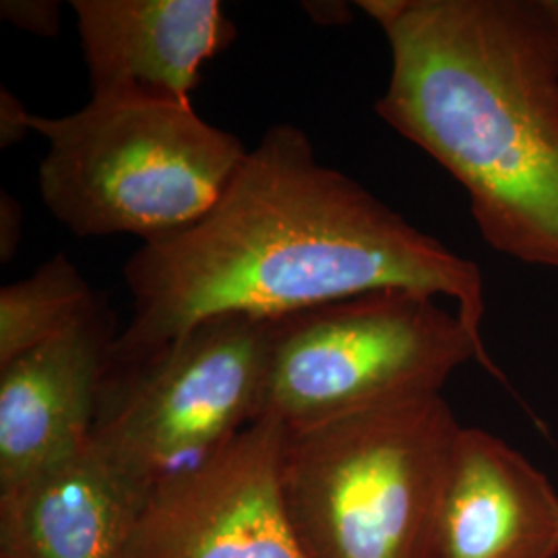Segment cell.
Returning <instances> with one entry per match:
<instances>
[{
    "mask_svg": "<svg viewBox=\"0 0 558 558\" xmlns=\"http://www.w3.org/2000/svg\"><path fill=\"white\" fill-rule=\"evenodd\" d=\"M124 279L133 317L112 341L110 368L149 359L201 320H276L379 290L447 299L478 338L486 315L478 263L320 163L294 124L267 129L214 209L141 244Z\"/></svg>",
    "mask_w": 558,
    "mask_h": 558,
    "instance_id": "cell-1",
    "label": "cell"
},
{
    "mask_svg": "<svg viewBox=\"0 0 558 558\" xmlns=\"http://www.w3.org/2000/svg\"><path fill=\"white\" fill-rule=\"evenodd\" d=\"M391 52L375 112L442 166L484 242L558 271V57L536 0H359Z\"/></svg>",
    "mask_w": 558,
    "mask_h": 558,
    "instance_id": "cell-2",
    "label": "cell"
},
{
    "mask_svg": "<svg viewBox=\"0 0 558 558\" xmlns=\"http://www.w3.org/2000/svg\"><path fill=\"white\" fill-rule=\"evenodd\" d=\"M459 424L442 393L286 430L281 497L306 558H433Z\"/></svg>",
    "mask_w": 558,
    "mask_h": 558,
    "instance_id": "cell-3",
    "label": "cell"
},
{
    "mask_svg": "<svg viewBox=\"0 0 558 558\" xmlns=\"http://www.w3.org/2000/svg\"><path fill=\"white\" fill-rule=\"evenodd\" d=\"M48 140L38 186L75 236H174L209 214L248 149L195 108L89 100L75 114L32 117Z\"/></svg>",
    "mask_w": 558,
    "mask_h": 558,
    "instance_id": "cell-4",
    "label": "cell"
},
{
    "mask_svg": "<svg viewBox=\"0 0 558 558\" xmlns=\"http://www.w3.org/2000/svg\"><path fill=\"white\" fill-rule=\"evenodd\" d=\"M476 360L500 371L456 308L414 290H379L274 320L260 416L311 428L393 399L442 393Z\"/></svg>",
    "mask_w": 558,
    "mask_h": 558,
    "instance_id": "cell-5",
    "label": "cell"
},
{
    "mask_svg": "<svg viewBox=\"0 0 558 558\" xmlns=\"http://www.w3.org/2000/svg\"><path fill=\"white\" fill-rule=\"evenodd\" d=\"M274 320L221 315L110 368L92 445L141 499L260 418Z\"/></svg>",
    "mask_w": 558,
    "mask_h": 558,
    "instance_id": "cell-6",
    "label": "cell"
},
{
    "mask_svg": "<svg viewBox=\"0 0 558 558\" xmlns=\"http://www.w3.org/2000/svg\"><path fill=\"white\" fill-rule=\"evenodd\" d=\"M286 428L260 416L141 499L122 558H306L283 507Z\"/></svg>",
    "mask_w": 558,
    "mask_h": 558,
    "instance_id": "cell-7",
    "label": "cell"
},
{
    "mask_svg": "<svg viewBox=\"0 0 558 558\" xmlns=\"http://www.w3.org/2000/svg\"><path fill=\"white\" fill-rule=\"evenodd\" d=\"M92 101L193 108L205 62L236 27L218 0H75Z\"/></svg>",
    "mask_w": 558,
    "mask_h": 558,
    "instance_id": "cell-8",
    "label": "cell"
},
{
    "mask_svg": "<svg viewBox=\"0 0 558 558\" xmlns=\"http://www.w3.org/2000/svg\"><path fill=\"white\" fill-rule=\"evenodd\" d=\"M114 338L100 304L57 338L0 366V493L92 442Z\"/></svg>",
    "mask_w": 558,
    "mask_h": 558,
    "instance_id": "cell-9",
    "label": "cell"
},
{
    "mask_svg": "<svg viewBox=\"0 0 558 558\" xmlns=\"http://www.w3.org/2000/svg\"><path fill=\"white\" fill-rule=\"evenodd\" d=\"M433 558H558V490L515 447L463 426L435 525Z\"/></svg>",
    "mask_w": 558,
    "mask_h": 558,
    "instance_id": "cell-10",
    "label": "cell"
},
{
    "mask_svg": "<svg viewBox=\"0 0 558 558\" xmlns=\"http://www.w3.org/2000/svg\"><path fill=\"white\" fill-rule=\"evenodd\" d=\"M140 502L89 442L0 493V558H122Z\"/></svg>",
    "mask_w": 558,
    "mask_h": 558,
    "instance_id": "cell-11",
    "label": "cell"
},
{
    "mask_svg": "<svg viewBox=\"0 0 558 558\" xmlns=\"http://www.w3.org/2000/svg\"><path fill=\"white\" fill-rule=\"evenodd\" d=\"M100 302L77 265L54 255L29 278L0 290V366L92 315Z\"/></svg>",
    "mask_w": 558,
    "mask_h": 558,
    "instance_id": "cell-12",
    "label": "cell"
},
{
    "mask_svg": "<svg viewBox=\"0 0 558 558\" xmlns=\"http://www.w3.org/2000/svg\"><path fill=\"white\" fill-rule=\"evenodd\" d=\"M60 9L57 0H2L0 17L27 34L52 38L60 32Z\"/></svg>",
    "mask_w": 558,
    "mask_h": 558,
    "instance_id": "cell-13",
    "label": "cell"
},
{
    "mask_svg": "<svg viewBox=\"0 0 558 558\" xmlns=\"http://www.w3.org/2000/svg\"><path fill=\"white\" fill-rule=\"evenodd\" d=\"M32 117L20 98L4 89L0 92V147H11L25 140L32 131Z\"/></svg>",
    "mask_w": 558,
    "mask_h": 558,
    "instance_id": "cell-14",
    "label": "cell"
},
{
    "mask_svg": "<svg viewBox=\"0 0 558 558\" xmlns=\"http://www.w3.org/2000/svg\"><path fill=\"white\" fill-rule=\"evenodd\" d=\"M23 209L7 191L0 193V259L11 260L21 242Z\"/></svg>",
    "mask_w": 558,
    "mask_h": 558,
    "instance_id": "cell-15",
    "label": "cell"
},
{
    "mask_svg": "<svg viewBox=\"0 0 558 558\" xmlns=\"http://www.w3.org/2000/svg\"><path fill=\"white\" fill-rule=\"evenodd\" d=\"M304 11L320 25H345L352 21V7L345 2H306Z\"/></svg>",
    "mask_w": 558,
    "mask_h": 558,
    "instance_id": "cell-16",
    "label": "cell"
},
{
    "mask_svg": "<svg viewBox=\"0 0 558 558\" xmlns=\"http://www.w3.org/2000/svg\"><path fill=\"white\" fill-rule=\"evenodd\" d=\"M538 2L539 13L544 17V23L550 32V38L555 44L558 57V0H536Z\"/></svg>",
    "mask_w": 558,
    "mask_h": 558,
    "instance_id": "cell-17",
    "label": "cell"
}]
</instances>
